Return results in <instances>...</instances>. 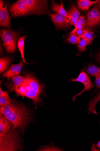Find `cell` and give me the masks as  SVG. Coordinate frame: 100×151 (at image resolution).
I'll return each mask as SVG.
<instances>
[{
  "instance_id": "1",
  "label": "cell",
  "mask_w": 100,
  "mask_h": 151,
  "mask_svg": "<svg viewBox=\"0 0 100 151\" xmlns=\"http://www.w3.org/2000/svg\"><path fill=\"white\" fill-rule=\"evenodd\" d=\"M26 78L24 83L19 86L14 85L11 82H4L9 92L16 93L18 96H21L31 99L36 108L39 104L42 103L40 96L43 92L44 84H40L37 78L33 74L27 72L22 73Z\"/></svg>"
},
{
  "instance_id": "2",
  "label": "cell",
  "mask_w": 100,
  "mask_h": 151,
  "mask_svg": "<svg viewBox=\"0 0 100 151\" xmlns=\"http://www.w3.org/2000/svg\"><path fill=\"white\" fill-rule=\"evenodd\" d=\"M0 113L5 115L11 122V130L19 128L22 133L24 132L30 120L28 109L13 99H12L10 105L0 107Z\"/></svg>"
},
{
  "instance_id": "3",
  "label": "cell",
  "mask_w": 100,
  "mask_h": 151,
  "mask_svg": "<svg viewBox=\"0 0 100 151\" xmlns=\"http://www.w3.org/2000/svg\"><path fill=\"white\" fill-rule=\"evenodd\" d=\"M48 1L19 0L9 7L12 17L26 16L31 14L40 15L47 13Z\"/></svg>"
},
{
  "instance_id": "4",
  "label": "cell",
  "mask_w": 100,
  "mask_h": 151,
  "mask_svg": "<svg viewBox=\"0 0 100 151\" xmlns=\"http://www.w3.org/2000/svg\"><path fill=\"white\" fill-rule=\"evenodd\" d=\"M20 134L16 130H11L8 134L0 135V151H17L21 148Z\"/></svg>"
},
{
  "instance_id": "5",
  "label": "cell",
  "mask_w": 100,
  "mask_h": 151,
  "mask_svg": "<svg viewBox=\"0 0 100 151\" xmlns=\"http://www.w3.org/2000/svg\"><path fill=\"white\" fill-rule=\"evenodd\" d=\"M1 35L3 45L7 52L12 53L15 52L20 37L19 33L11 30L2 28Z\"/></svg>"
},
{
  "instance_id": "6",
  "label": "cell",
  "mask_w": 100,
  "mask_h": 151,
  "mask_svg": "<svg viewBox=\"0 0 100 151\" xmlns=\"http://www.w3.org/2000/svg\"><path fill=\"white\" fill-rule=\"evenodd\" d=\"M100 24V12L97 5H96L88 12L87 15V19L85 23L86 29L88 31Z\"/></svg>"
},
{
  "instance_id": "7",
  "label": "cell",
  "mask_w": 100,
  "mask_h": 151,
  "mask_svg": "<svg viewBox=\"0 0 100 151\" xmlns=\"http://www.w3.org/2000/svg\"><path fill=\"white\" fill-rule=\"evenodd\" d=\"M70 80L73 82L77 81L81 82L84 86L83 90L73 97V101L74 102L75 101V98L77 96L80 95L84 91L90 90L93 87V85L90 77L88 76L86 73L84 71H82L80 73L77 78L74 79L72 78Z\"/></svg>"
},
{
  "instance_id": "8",
  "label": "cell",
  "mask_w": 100,
  "mask_h": 151,
  "mask_svg": "<svg viewBox=\"0 0 100 151\" xmlns=\"http://www.w3.org/2000/svg\"><path fill=\"white\" fill-rule=\"evenodd\" d=\"M48 14L57 27L62 29L70 27L69 24V20L66 17L56 13H51L49 12Z\"/></svg>"
},
{
  "instance_id": "9",
  "label": "cell",
  "mask_w": 100,
  "mask_h": 151,
  "mask_svg": "<svg viewBox=\"0 0 100 151\" xmlns=\"http://www.w3.org/2000/svg\"><path fill=\"white\" fill-rule=\"evenodd\" d=\"M23 61L21 60L18 64H12L4 73H3L2 77H6L9 80L12 77L20 75L22 70V68L25 65Z\"/></svg>"
},
{
  "instance_id": "10",
  "label": "cell",
  "mask_w": 100,
  "mask_h": 151,
  "mask_svg": "<svg viewBox=\"0 0 100 151\" xmlns=\"http://www.w3.org/2000/svg\"><path fill=\"white\" fill-rule=\"evenodd\" d=\"M8 3L6 2L5 7L0 9V25L6 28L11 27V17L8 11Z\"/></svg>"
},
{
  "instance_id": "11",
  "label": "cell",
  "mask_w": 100,
  "mask_h": 151,
  "mask_svg": "<svg viewBox=\"0 0 100 151\" xmlns=\"http://www.w3.org/2000/svg\"><path fill=\"white\" fill-rule=\"evenodd\" d=\"M11 122L4 114L0 113V135H5L12 128Z\"/></svg>"
},
{
  "instance_id": "12",
  "label": "cell",
  "mask_w": 100,
  "mask_h": 151,
  "mask_svg": "<svg viewBox=\"0 0 100 151\" xmlns=\"http://www.w3.org/2000/svg\"><path fill=\"white\" fill-rule=\"evenodd\" d=\"M64 4L63 1H61V4H59L54 1H52L51 10L66 17L68 19L67 12L63 7Z\"/></svg>"
},
{
  "instance_id": "13",
  "label": "cell",
  "mask_w": 100,
  "mask_h": 151,
  "mask_svg": "<svg viewBox=\"0 0 100 151\" xmlns=\"http://www.w3.org/2000/svg\"><path fill=\"white\" fill-rule=\"evenodd\" d=\"M99 1V0L93 1L89 0H79L77 1V5L80 10L87 11L89 9L91 6L98 3Z\"/></svg>"
},
{
  "instance_id": "14",
  "label": "cell",
  "mask_w": 100,
  "mask_h": 151,
  "mask_svg": "<svg viewBox=\"0 0 100 151\" xmlns=\"http://www.w3.org/2000/svg\"><path fill=\"white\" fill-rule=\"evenodd\" d=\"M100 101V91L89 103L88 105L89 114L96 113L95 107L97 103Z\"/></svg>"
},
{
  "instance_id": "15",
  "label": "cell",
  "mask_w": 100,
  "mask_h": 151,
  "mask_svg": "<svg viewBox=\"0 0 100 151\" xmlns=\"http://www.w3.org/2000/svg\"><path fill=\"white\" fill-rule=\"evenodd\" d=\"M67 14L69 20L72 19H75L78 20L80 14L75 6L74 5L68 11Z\"/></svg>"
},
{
  "instance_id": "16",
  "label": "cell",
  "mask_w": 100,
  "mask_h": 151,
  "mask_svg": "<svg viewBox=\"0 0 100 151\" xmlns=\"http://www.w3.org/2000/svg\"><path fill=\"white\" fill-rule=\"evenodd\" d=\"M12 58L10 57L2 58L0 59V73L1 74L8 68L12 62Z\"/></svg>"
},
{
  "instance_id": "17",
  "label": "cell",
  "mask_w": 100,
  "mask_h": 151,
  "mask_svg": "<svg viewBox=\"0 0 100 151\" xmlns=\"http://www.w3.org/2000/svg\"><path fill=\"white\" fill-rule=\"evenodd\" d=\"M86 21L83 15H82L79 19L77 24L75 26L74 29L69 34V35L75 34L78 30L84 29Z\"/></svg>"
},
{
  "instance_id": "18",
  "label": "cell",
  "mask_w": 100,
  "mask_h": 151,
  "mask_svg": "<svg viewBox=\"0 0 100 151\" xmlns=\"http://www.w3.org/2000/svg\"><path fill=\"white\" fill-rule=\"evenodd\" d=\"M26 37V35L21 37L18 41V48L21 53V58L23 59V61L25 64H30V63H28L25 60L24 55L25 40Z\"/></svg>"
},
{
  "instance_id": "19",
  "label": "cell",
  "mask_w": 100,
  "mask_h": 151,
  "mask_svg": "<svg viewBox=\"0 0 100 151\" xmlns=\"http://www.w3.org/2000/svg\"><path fill=\"white\" fill-rule=\"evenodd\" d=\"M86 71L90 76L95 77L100 75V68L95 65H91L87 68Z\"/></svg>"
},
{
  "instance_id": "20",
  "label": "cell",
  "mask_w": 100,
  "mask_h": 151,
  "mask_svg": "<svg viewBox=\"0 0 100 151\" xmlns=\"http://www.w3.org/2000/svg\"><path fill=\"white\" fill-rule=\"evenodd\" d=\"M91 42L89 39L85 38H82L77 46L79 50L81 52H84L86 50L88 45Z\"/></svg>"
},
{
  "instance_id": "21",
  "label": "cell",
  "mask_w": 100,
  "mask_h": 151,
  "mask_svg": "<svg viewBox=\"0 0 100 151\" xmlns=\"http://www.w3.org/2000/svg\"><path fill=\"white\" fill-rule=\"evenodd\" d=\"M11 80L14 85L19 86L24 83L26 80V78L25 77L18 75L12 77Z\"/></svg>"
},
{
  "instance_id": "22",
  "label": "cell",
  "mask_w": 100,
  "mask_h": 151,
  "mask_svg": "<svg viewBox=\"0 0 100 151\" xmlns=\"http://www.w3.org/2000/svg\"><path fill=\"white\" fill-rule=\"evenodd\" d=\"M67 42L73 45L79 44L81 40L80 38L77 36L75 34L70 35L69 38L67 39Z\"/></svg>"
},
{
  "instance_id": "23",
  "label": "cell",
  "mask_w": 100,
  "mask_h": 151,
  "mask_svg": "<svg viewBox=\"0 0 100 151\" xmlns=\"http://www.w3.org/2000/svg\"><path fill=\"white\" fill-rule=\"evenodd\" d=\"M12 99L9 97H0V106H6L10 105Z\"/></svg>"
},
{
  "instance_id": "24",
  "label": "cell",
  "mask_w": 100,
  "mask_h": 151,
  "mask_svg": "<svg viewBox=\"0 0 100 151\" xmlns=\"http://www.w3.org/2000/svg\"><path fill=\"white\" fill-rule=\"evenodd\" d=\"M79 38H87L90 40L91 42H93L94 39V32L92 31L85 30L84 34Z\"/></svg>"
},
{
  "instance_id": "25",
  "label": "cell",
  "mask_w": 100,
  "mask_h": 151,
  "mask_svg": "<svg viewBox=\"0 0 100 151\" xmlns=\"http://www.w3.org/2000/svg\"><path fill=\"white\" fill-rule=\"evenodd\" d=\"M95 78V83L96 85V88L99 89L100 88V75L96 76Z\"/></svg>"
},
{
  "instance_id": "26",
  "label": "cell",
  "mask_w": 100,
  "mask_h": 151,
  "mask_svg": "<svg viewBox=\"0 0 100 151\" xmlns=\"http://www.w3.org/2000/svg\"><path fill=\"white\" fill-rule=\"evenodd\" d=\"M0 97H9V94L7 91H3L1 89V86L0 87Z\"/></svg>"
},
{
  "instance_id": "27",
  "label": "cell",
  "mask_w": 100,
  "mask_h": 151,
  "mask_svg": "<svg viewBox=\"0 0 100 151\" xmlns=\"http://www.w3.org/2000/svg\"><path fill=\"white\" fill-rule=\"evenodd\" d=\"M85 30L84 29H80L77 30L75 34L77 37H80L82 36L84 33Z\"/></svg>"
},
{
  "instance_id": "28",
  "label": "cell",
  "mask_w": 100,
  "mask_h": 151,
  "mask_svg": "<svg viewBox=\"0 0 100 151\" xmlns=\"http://www.w3.org/2000/svg\"><path fill=\"white\" fill-rule=\"evenodd\" d=\"M78 20L75 19H71L69 22V24L70 25H76L77 23Z\"/></svg>"
},
{
  "instance_id": "29",
  "label": "cell",
  "mask_w": 100,
  "mask_h": 151,
  "mask_svg": "<svg viewBox=\"0 0 100 151\" xmlns=\"http://www.w3.org/2000/svg\"><path fill=\"white\" fill-rule=\"evenodd\" d=\"M4 5V2L3 1H0V9L3 8Z\"/></svg>"
},
{
  "instance_id": "30",
  "label": "cell",
  "mask_w": 100,
  "mask_h": 151,
  "mask_svg": "<svg viewBox=\"0 0 100 151\" xmlns=\"http://www.w3.org/2000/svg\"><path fill=\"white\" fill-rule=\"evenodd\" d=\"M97 58L98 61L100 64V52L97 54Z\"/></svg>"
},
{
  "instance_id": "31",
  "label": "cell",
  "mask_w": 100,
  "mask_h": 151,
  "mask_svg": "<svg viewBox=\"0 0 100 151\" xmlns=\"http://www.w3.org/2000/svg\"><path fill=\"white\" fill-rule=\"evenodd\" d=\"M96 147L98 149H100V141L96 144Z\"/></svg>"
},
{
  "instance_id": "32",
  "label": "cell",
  "mask_w": 100,
  "mask_h": 151,
  "mask_svg": "<svg viewBox=\"0 0 100 151\" xmlns=\"http://www.w3.org/2000/svg\"><path fill=\"white\" fill-rule=\"evenodd\" d=\"M99 8L100 9V1L99 3Z\"/></svg>"
}]
</instances>
